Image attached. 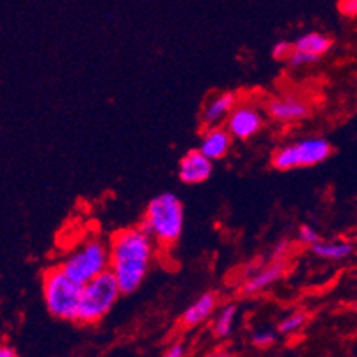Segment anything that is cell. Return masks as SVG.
<instances>
[{
    "label": "cell",
    "instance_id": "5b68a950",
    "mask_svg": "<svg viewBox=\"0 0 357 357\" xmlns=\"http://www.w3.org/2000/svg\"><path fill=\"white\" fill-rule=\"evenodd\" d=\"M61 268L71 279L86 284L87 281L110 268V245L100 238L86 240L68 255Z\"/></svg>",
    "mask_w": 357,
    "mask_h": 357
},
{
    "label": "cell",
    "instance_id": "ba28073f",
    "mask_svg": "<svg viewBox=\"0 0 357 357\" xmlns=\"http://www.w3.org/2000/svg\"><path fill=\"white\" fill-rule=\"evenodd\" d=\"M267 114L279 123H295L311 114V105L298 95H283L267 102Z\"/></svg>",
    "mask_w": 357,
    "mask_h": 357
},
{
    "label": "cell",
    "instance_id": "603a6c76",
    "mask_svg": "<svg viewBox=\"0 0 357 357\" xmlns=\"http://www.w3.org/2000/svg\"><path fill=\"white\" fill-rule=\"evenodd\" d=\"M288 248H290L288 240H281V242L274 248V251H272V259H283L284 255H287Z\"/></svg>",
    "mask_w": 357,
    "mask_h": 357
},
{
    "label": "cell",
    "instance_id": "9a60e30c",
    "mask_svg": "<svg viewBox=\"0 0 357 357\" xmlns=\"http://www.w3.org/2000/svg\"><path fill=\"white\" fill-rule=\"evenodd\" d=\"M294 47L297 50L310 52V54L322 57L324 54H327L333 48V40L327 38L326 34H320V32H310V34H304L301 38H297Z\"/></svg>",
    "mask_w": 357,
    "mask_h": 357
},
{
    "label": "cell",
    "instance_id": "8fae6325",
    "mask_svg": "<svg viewBox=\"0 0 357 357\" xmlns=\"http://www.w3.org/2000/svg\"><path fill=\"white\" fill-rule=\"evenodd\" d=\"M284 271H287V265H284V259H272V263H268L267 267H263L261 271L255 272L251 278L243 283L240 294L242 295H255L258 291H263L265 288L272 287L275 281L283 278Z\"/></svg>",
    "mask_w": 357,
    "mask_h": 357
},
{
    "label": "cell",
    "instance_id": "8992f818",
    "mask_svg": "<svg viewBox=\"0 0 357 357\" xmlns=\"http://www.w3.org/2000/svg\"><path fill=\"white\" fill-rule=\"evenodd\" d=\"M333 153L329 141L320 137L303 139L279 148L272 157V165L279 171H290L297 167H313L322 164Z\"/></svg>",
    "mask_w": 357,
    "mask_h": 357
},
{
    "label": "cell",
    "instance_id": "9c48e42d",
    "mask_svg": "<svg viewBox=\"0 0 357 357\" xmlns=\"http://www.w3.org/2000/svg\"><path fill=\"white\" fill-rule=\"evenodd\" d=\"M213 171V160L197 149H190L189 153L185 155L180 160V167H178V176L183 183L196 185L201 181H206L212 176Z\"/></svg>",
    "mask_w": 357,
    "mask_h": 357
},
{
    "label": "cell",
    "instance_id": "6da1fadb",
    "mask_svg": "<svg viewBox=\"0 0 357 357\" xmlns=\"http://www.w3.org/2000/svg\"><path fill=\"white\" fill-rule=\"evenodd\" d=\"M153 240L141 226L123 229L110 240V271L114 272L123 295L139 290L148 275L155 255Z\"/></svg>",
    "mask_w": 357,
    "mask_h": 357
},
{
    "label": "cell",
    "instance_id": "5bb4252c",
    "mask_svg": "<svg viewBox=\"0 0 357 357\" xmlns=\"http://www.w3.org/2000/svg\"><path fill=\"white\" fill-rule=\"evenodd\" d=\"M310 249L314 256L329 261H342L354 252V245L345 240H318Z\"/></svg>",
    "mask_w": 357,
    "mask_h": 357
},
{
    "label": "cell",
    "instance_id": "cb8c5ba5",
    "mask_svg": "<svg viewBox=\"0 0 357 357\" xmlns=\"http://www.w3.org/2000/svg\"><path fill=\"white\" fill-rule=\"evenodd\" d=\"M187 354V350H185V345L181 342H176L173 343V345L169 347L167 352H165V356L167 357H181Z\"/></svg>",
    "mask_w": 357,
    "mask_h": 357
},
{
    "label": "cell",
    "instance_id": "e0dca14e",
    "mask_svg": "<svg viewBox=\"0 0 357 357\" xmlns=\"http://www.w3.org/2000/svg\"><path fill=\"white\" fill-rule=\"evenodd\" d=\"M307 322V313L304 311H297V313L288 314L287 318H283L278 326V333L283 334V336H290V334L298 333L303 329Z\"/></svg>",
    "mask_w": 357,
    "mask_h": 357
},
{
    "label": "cell",
    "instance_id": "3957f363",
    "mask_svg": "<svg viewBox=\"0 0 357 357\" xmlns=\"http://www.w3.org/2000/svg\"><path fill=\"white\" fill-rule=\"evenodd\" d=\"M84 284L71 279L61 267L50 268L43 278V297L48 313L57 320L77 322Z\"/></svg>",
    "mask_w": 357,
    "mask_h": 357
},
{
    "label": "cell",
    "instance_id": "4fadbf2b",
    "mask_svg": "<svg viewBox=\"0 0 357 357\" xmlns=\"http://www.w3.org/2000/svg\"><path fill=\"white\" fill-rule=\"evenodd\" d=\"M217 307V295L213 291H206V294L201 295L196 303L190 304L185 313L181 314V324L185 327H196L199 324L206 322L210 317L213 314Z\"/></svg>",
    "mask_w": 357,
    "mask_h": 357
},
{
    "label": "cell",
    "instance_id": "277c9868",
    "mask_svg": "<svg viewBox=\"0 0 357 357\" xmlns=\"http://www.w3.org/2000/svg\"><path fill=\"white\" fill-rule=\"evenodd\" d=\"M119 295H123L121 287L110 268L87 281L84 284L77 322L86 324V326L100 322L114 307Z\"/></svg>",
    "mask_w": 357,
    "mask_h": 357
},
{
    "label": "cell",
    "instance_id": "7a4b0ae2",
    "mask_svg": "<svg viewBox=\"0 0 357 357\" xmlns=\"http://www.w3.org/2000/svg\"><path fill=\"white\" fill-rule=\"evenodd\" d=\"M139 226L160 245H173L183 229V204L174 194H158L149 201L144 219Z\"/></svg>",
    "mask_w": 357,
    "mask_h": 357
},
{
    "label": "cell",
    "instance_id": "ffe728a7",
    "mask_svg": "<svg viewBox=\"0 0 357 357\" xmlns=\"http://www.w3.org/2000/svg\"><path fill=\"white\" fill-rule=\"evenodd\" d=\"M295 47L294 43H288V41H279V43L274 45L272 48V57L275 61H288L290 59V55L294 54Z\"/></svg>",
    "mask_w": 357,
    "mask_h": 357
},
{
    "label": "cell",
    "instance_id": "d6986e66",
    "mask_svg": "<svg viewBox=\"0 0 357 357\" xmlns=\"http://www.w3.org/2000/svg\"><path fill=\"white\" fill-rule=\"evenodd\" d=\"M318 55L314 54H310V52H304V50H297L295 48L294 54L290 55V59H288V63H290V66L294 68H304V66H311V64L318 63Z\"/></svg>",
    "mask_w": 357,
    "mask_h": 357
},
{
    "label": "cell",
    "instance_id": "484cf974",
    "mask_svg": "<svg viewBox=\"0 0 357 357\" xmlns=\"http://www.w3.org/2000/svg\"><path fill=\"white\" fill-rule=\"evenodd\" d=\"M354 310H356V311H357V303H356V304H354Z\"/></svg>",
    "mask_w": 357,
    "mask_h": 357
},
{
    "label": "cell",
    "instance_id": "7402d4cb",
    "mask_svg": "<svg viewBox=\"0 0 357 357\" xmlns=\"http://www.w3.org/2000/svg\"><path fill=\"white\" fill-rule=\"evenodd\" d=\"M337 9L347 18H356L357 16V0H340Z\"/></svg>",
    "mask_w": 357,
    "mask_h": 357
},
{
    "label": "cell",
    "instance_id": "44dd1931",
    "mask_svg": "<svg viewBox=\"0 0 357 357\" xmlns=\"http://www.w3.org/2000/svg\"><path fill=\"white\" fill-rule=\"evenodd\" d=\"M298 240L303 243H306V245H313V243H317L320 238V235H318L317 229L313 228V226H310V224H303L301 228H298Z\"/></svg>",
    "mask_w": 357,
    "mask_h": 357
},
{
    "label": "cell",
    "instance_id": "30bf717a",
    "mask_svg": "<svg viewBox=\"0 0 357 357\" xmlns=\"http://www.w3.org/2000/svg\"><path fill=\"white\" fill-rule=\"evenodd\" d=\"M231 132L228 128L219 126H206L203 137H201L199 149L212 160H220L228 155L231 148Z\"/></svg>",
    "mask_w": 357,
    "mask_h": 357
},
{
    "label": "cell",
    "instance_id": "7c38bea8",
    "mask_svg": "<svg viewBox=\"0 0 357 357\" xmlns=\"http://www.w3.org/2000/svg\"><path fill=\"white\" fill-rule=\"evenodd\" d=\"M236 103H238L236 102V95L235 93H229V91L213 96L203 110V125L219 126L222 123H226Z\"/></svg>",
    "mask_w": 357,
    "mask_h": 357
},
{
    "label": "cell",
    "instance_id": "52a82bcc",
    "mask_svg": "<svg viewBox=\"0 0 357 357\" xmlns=\"http://www.w3.org/2000/svg\"><path fill=\"white\" fill-rule=\"evenodd\" d=\"M261 126L263 114L255 103H236L226 121V128L231 132L233 137L242 139V141L258 134Z\"/></svg>",
    "mask_w": 357,
    "mask_h": 357
},
{
    "label": "cell",
    "instance_id": "d4e9b609",
    "mask_svg": "<svg viewBox=\"0 0 357 357\" xmlns=\"http://www.w3.org/2000/svg\"><path fill=\"white\" fill-rule=\"evenodd\" d=\"M18 354H16V350L13 349V347L9 345H2V349H0V357H16Z\"/></svg>",
    "mask_w": 357,
    "mask_h": 357
},
{
    "label": "cell",
    "instance_id": "ac0fdd59",
    "mask_svg": "<svg viewBox=\"0 0 357 357\" xmlns=\"http://www.w3.org/2000/svg\"><path fill=\"white\" fill-rule=\"evenodd\" d=\"M251 342L256 349H271V347L278 342V334L271 329L255 331L251 336Z\"/></svg>",
    "mask_w": 357,
    "mask_h": 357
},
{
    "label": "cell",
    "instance_id": "2e32d148",
    "mask_svg": "<svg viewBox=\"0 0 357 357\" xmlns=\"http://www.w3.org/2000/svg\"><path fill=\"white\" fill-rule=\"evenodd\" d=\"M236 318V306L235 304H228V306H224L222 310L219 311V314L213 320V336L217 337H228L231 334L233 324H235Z\"/></svg>",
    "mask_w": 357,
    "mask_h": 357
}]
</instances>
